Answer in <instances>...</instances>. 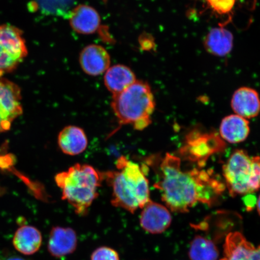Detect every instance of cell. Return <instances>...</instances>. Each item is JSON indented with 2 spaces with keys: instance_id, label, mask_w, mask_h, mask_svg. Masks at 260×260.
I'll return each instance as SVG.
<instances>
[{
  "instance_id": "obj_16",
  "label": "cell",
  "mask_w": 260,
  "mask_h": 260,
  "mask_svg": "<svg viewBox=\"0 0 260 260\" xmlns=\"http://www.w3.org/2000/svg\"><path fill=\"white\" fill-rule=\"evenodd\" d=\"M219 130L223 139L231 144H238L248 137L249 123L246 119L236 114L231 115L222 119Z\"/></svg>"
},
{
  "instance_id": "obj_17",
  "label": "cell",
  "mask_w": 260,
  "mask_h": 260,
  "mask_svg": "<svg viewBox=\"0 0 260 260\" xmlns=\"http://www.w3.org/2000/svg\"><path fill=\"white\" fill-rule=\"evenodd\" d=\"M233 41L232 32L221 26L211 29L208 32L204 45L208 53L217 57H224L232 51Z\"/></svg>"
},
{
  "instance_id": "obj_12",
  "label": "cell",
  "mask_w": 260,
  "mask_h": 260,
  "mask_svg": "<svg viewBox=\"0 0 260 260\" xmlns=\"http://www.w3.org/2000/svg\"><path fill=\"white\" fill-rule=\"evenodd\" d=\"M68 19L73 30L83 35L94 34L101 24L99 13L95 9L86 5L76 6L70 12Z\"/></svg>"
},
{
  "instance_id": "obj_2",
  "label": "cell",
  "mask_w": 260,
  "mask_h": 260,
  "mask_svg": "<svg viewBox=\"0 0 260 260\" xmlns=\"http://www.w3.org/2000/svg\"><path fill=\"white\" fill-rule=\"evenodd\" d=\"M117 171L104 173V178L112 188L111 203L134 213L143 209L150 199L149 181L144 168L125 156L116 161Z\"/></svg>"
},
{
  "instance_id": "obj_19",
  "label": "cell",
  "mask_w": 260,
  "mask_h": 260,
  "mask_svg": "<svg viewBox=\"0 0 260 260\" xmlns=\"http://www.w3.org/2000/svg\"><path fill=\"white\" fill-rule=\"evenodd\" d=\"M76 0H31L32 9L47 16L68 18L70 12L76 7Z\"/></svg>"
},
{
  "instance_id": "obj_10",
  "label": "cell",
  "mask_w": 260,
  "mask_h": 260,
  "mask_svg": "<svg viewBox=\"0 0 260 260\" xmlns=\"http://www.w3.org/2000/svg\"><path fill=\"white\" fill-rule=\"evenodd\" d=\"M76 232L69 227L52 228L48 240V251L51 256L61 258L71 254L77 247Z\"/></svg>"
},
{
  "instance_id": "obj_4",
  "label": "cell",
  "mask_w": 260,
  "mask_h": 260,
  "mask_svg": "<svg viewBox=\"0 0 260 260\" xmlns=\"http://www.w3.org/2000/svg\"><path fill=\"white\" fill-rule=\"evenodd\" d=\"M111 107L120 124L144 130L152 122L154 96L147 83L136 80L127 89L113 95Z\"/></svg>"
},
{
  "instance_id": "obj_22",
  "label": "cell",
  "mask_w": 260,
  "mask_h": 260,
  "mask_svg": "<svg viewBox=\"0 0 260 260\" xmlns=\"http://www.w3.org/2000/svg\"><path fill=\"white\" fill-rule=\"evenodd\" d=\"M90 260H120V258L119 253L115 249L102 246L92 252Z\"/></svg>"
},
{
  "instance_id": "obj_15",
  "label": "cell",
  "mask_w": 260,
  "mask_h": 260,
  "mask_svg": "<svg viewBox=\"0 0 260 260\" xmlns=\"http://www.w3.org/2000/svg\"><path fill=\"white\" fill-rule=\"evenodd\" d=\"M58 144L64 154L77 155L86 150L88 141L82 128L70 125L60 132L58 136Z\"/></svg>"
},
{
  "instance_id": "obj_20",
  "label": "cell",
  "mask_w": 260,
  "mask_h": 260,
  "mask_svg": "<svg viewBox=\"0 0 260 260\" xmlns=\"http://www.w3.org/2000/svg\"><path fill=\"white\" fill-rule=\"evenodd\" d=\"M219 255L215 243L206 237L195 236L190 243L188 256L191 260H217Z\"/></svg>"
},
{
  "instance_id": "obj_3",
  "label": "cell",
  "mask_w": 260,
  "mask_h": 260,
  "mask_svg": "<svg viewBox=\"0 0 260 260\" xmlns=\"http://www.w3.org/2000/svg\"><path fill=\"white\" fill-rule=\"evenodd\" d=\"M103 180L104 173L86 164L75 165L55 177V181L61 191V198L80 216L88 213L91 205L99 196V188Z\"/></svg>"
},
{
  "instance_id": "obj_1",
  "label": "cell",
  "mask_w": 260,
  "mask_h": 260,
  "mask_svg": "<svg viewBox=\"0 0 260 260\" xmlns=\"http://www.w3.org/2000/svg\"><path fill=\"white\" fill-rule=\"evenodd\" d=\"M160 169V179L154 187L172 212L187 213L198 202L211 206L225 190L223 184L208 172L182 171L180 159L170 154L165 155Z\"/></svg>"
},
{
  "instance_id": "obj_5",
  "label": "cell",
  "mask_w": 260,
  "mask_h": 260,
  "mask_svg": "<svg viewBox=\"0 0 260 260\" xmlns=\"http://www.w3.org/2000/svg\"><path fill=\"white\" fill-rule=\"evenodd\" d=\"M223 175L233 197L254 193L260 188V157L237 149L223 166Z\"/></svg>"
},
{
  "instance_id": "obj_25",
  "label": "cell",
  "mask_w": 260,
  "mask_h": 260,
  "mask_svg": "<svg viewBox=\"0 0 260 260\" xmlns=\"http://www.w3.org/2000/svg\"><path fill=\"white\" fill-rule=\"evenodd\" d=\"M256 207H257V210L258 214L260 216V195L257 201H256Z\"/></svg>"
},
{
  "instance_id": "obj_21",
  "label": "cell",
  "mask_w": 260,
  "mask_h": 260,
  "mask_svg": "<svg viewBox=\"0 0 260 260\" xmlns=\"http://www.w3.org/2000/svg\"><path fill=\"white\" fill-rule=\"evenodd\" d=\"M209 7L218 15L230 14L235 8L236 0H206Z\"/></svg>"
},
{
  "instance_id": "obj_7",
  "label": "cell",
  "mask_w": 260,
  "mask_h": 260,
  "mask_svg": "<svg viewBox=\"0 0 260 260\" xmlns=\"http://www.w3.org/2000/svg\"><path fill=\"white\" fill-rule=\"evenodd\" d=\"M21 90L17 84L0 79V133L8 131L12 122L22 115Z\"/></svg>"
},
{
  "instance_id": "obj_18",
  "label": "cell",
  "mask_w": 260,
  "mask_h": 260,
  "mask_svg": "<svg viewBox=\"0 0 260 260\" xmlns=\"http://www.w3.org/2000/svg\"><path fill=\"white\" fill-rule=\"evenodd\" d=\"M136 81L133 71L125 65H114L105 73V86L113 95L127 89Z\"/></svg>"
},
{
  "instance_id": "obj_8",
  "label": "cell",
  "mask_w": 260,
  "mask_h": 260,
  "mask_svg": "<svg viewBox=\"0 0 260 260\" xmlns=\"http://www.w3.org/2000/svg\"><path fill=\"white\" fill-rule=\"evenodd\" d=\"M172 216L168 208L151 200L143 208L140 224L145 232L158 235L170 226Z\"/></svg>"
},
{
  "instance_id": "obj_9",
  "label": "cell",
  "mask_w": 260,
  "mask_h": 260,
  "mask_svg": "<svg viewBox=\"0 0 260 260\" xmlns=\"http://www.w3.org/2000/svg\"><path fill=\"white\" fill-rule=\"evenodd\" d=\"M221 260H260V245L255 248L240 232L230 233L223 245Z\"/></svg>"
},
{
  "instance_id": "obj_11",
  "label": "cell",
  "mask_w": 260,
  "mask_h": 260,
  "mask_svg": "<svg viewBox=\"0 0 260 260\" xmlns=\"http://www.w3.org/2000/svg\"><path fill=\"white\" fill-rule=\"evenodd\" d=\"M79 61L81 69L91 76L105 73L110 68V55L101 45H89L81 52Z\"/></svg>"
},
{
  "instance_id": "obj_24",
  "label": "cell",
  "mask_w": 260,
  "mask_h": 260,
  "mask_svg": "<svg viewBox=\"0 0 260 260\" xmlns=\"http://www.w3.org/2000/svg\"><path fill=\"white\" fill-rule=\"evenodd\" d=\"M256 197L251 194H247L246 197L244 198V203L245 204L246 210L248 211H251L255 206L256 204Z\"/></svg>"
},
{
  "instance_id": "obj_14",
  "label": "cell",
  "mask_w": 260,
  "mask_h": 260,
  "mask_svg": "<svg viewBox=\"0 0 260 260\" xmlns=\"http://www.w3.org/2000/svg\"><path fill=\"white\" fill-rule=\"evenodd\" d=\"M42 236L40 230L25 224L16 230L12 239V245L16 251L23 255H31L40 249Z\"/></svg>"
},
{
  "instance_id": "obj_6",
  "label": "cell",
  "mask_w": 260,
  "mask_h": 260,
  "mask_svg": "<svg viewBox=\"0 0 260 260\" xmlns=\"http://www.w3.org/2000/svg\"><path fill=\"white\" fill-rule=\"evenodd\" d=\"M27 54L20 29L10 24L0 25V77L14 71Z\"/></svg>"
},
{
  "instance_id": "obj_23",
  "label": "cell",
  "mask_w": 260,
  "mask_h": 260,
  "mask_svg": "<svg viewBox=\"0 0 260 260\" xmlns=\"http://www.w3.org/2000/svg\"><path fill=\"white\" fill-rule=\"evenodd\" d=\"M0 260H26L22 256L8 249H3L0 251Z\"/></svg>"
},
{
  "instance_id": "obj_13",
  "label": "cell",
  "mask_w": 260,
  "mask_h": 260,
  "mask_svg": "<svg viewBox=\"0 0 260 260\" xmlns=\"http://www.w3.org/2000/svg\"><path fill=\"white\" fill-rule=\"evenodd\" d=\"M232 107L236 115L243 118H255L260 112V99L258 92L250 87H240L233 94Z\"/></svg>"
}]
</instances>
